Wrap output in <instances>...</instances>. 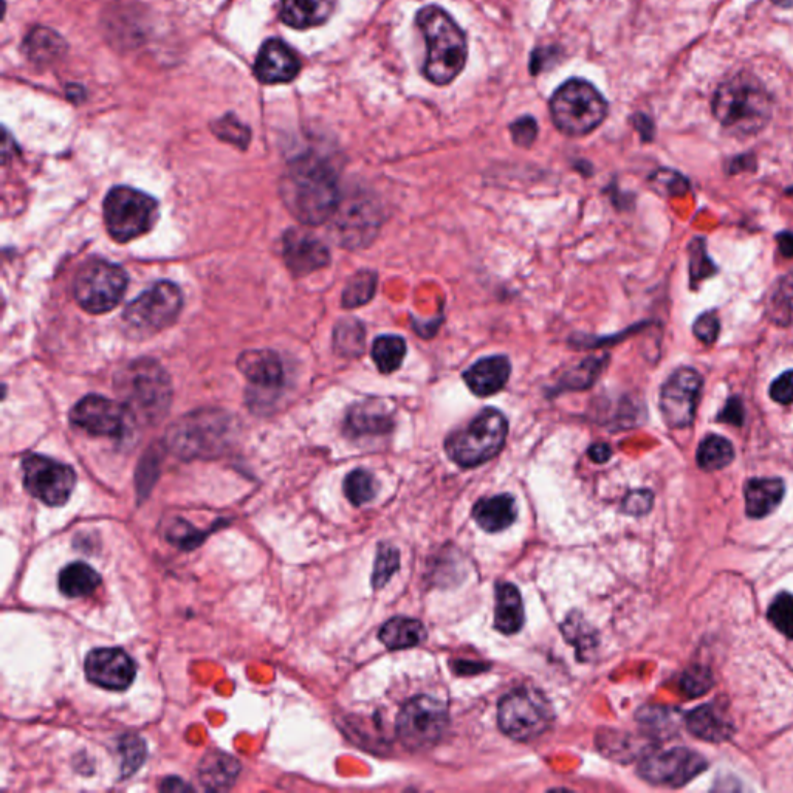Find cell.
<instances>
[{"label":"cell","mask_w":793,"mask_h":793,"mask_svg":"<svg viewBox=\"0 0 793 793\" xmlns=\"http://www.w3.org/2000/svg\"><path fill=\"white\" fill-rule=\"evenodd\" d=\"M281 194L290 213L304 225L332 219L341 200L335 172L315 158H303L290 168L282 179Z\"/></svg>","instance_id":"6da1fadb"},{"label":"cell","mask_w":793,"mask_h":793,"mask_svg":"<svg viewBox=\"0 0 793 793\" xmlns=\"http://www.w3.org/2000/svg\"><path fill=\"white\" fill-rule=\"evenodd\" d=\"M417 27L426 42L423 75L436 86H447L461 75L467 62V38L447 11L428 5L417 13Z\"/></svg>","instance_id":"7a4b0ae2"},{"label":"cell","mask_w":793,"mask_h":793,"mask_svg":"<svg viewBox=\"0 0 793 793\" xmlns=\"http://www.w3.org/2000/svg\"><path fill=\"white\" fill-rule=\"evenodd\" d=\"M711 106L725 129L747 137L766 128L772 118L773 100L758 78L738 73L718 87Z\"/></svg>","instance_id":"3957f363"},{"label":"cell","mask_w":793,"mask_h":793,"mask_svg":"<svg viewBox=\"0 0 793 793\" xmlns=\"http://www.w3.org/2000/svg\"><path fill=\"white\" fill-rule=\"evenodd\" d=\"M117 389L124 408L141 422H157L171 405V380L160 364L148 358L128 364L117 375Z\"/></svg>","instance_id":"277c9868"},{"label":"cell","mask_w":793,"mask_h":793,"mask_svg":"<svg viewBox=\"0 0 793 793\" xmlns=\"http://www.w3.org/2000/svg\"><path fill=\"white\" fill-rule=\"evenodd\" d=\"M509 422L496 408H487L467 426L450 434L445 450L459 467L473 468L491 461L504 448Z\"/></svg>","instance_id":"5b68a950"},{"label":"cell","mask_w":793,"mask_h":793,"mask_svg":"<svg viewBox=\"0 0 793 793\" xmlns=\"http://www.w3.org/2000/svg\"><path fill=\"white\" fill-rule=\"evenodd\" d=\"M550 115L563 134L583 137L591 134L605 121L608 103L588 81L569 79L553 93Z\"/></svg>","instance_id":"8992f818"},{"label":"cell","mask_w":793,"mask_h":793,"mask_svg":"<svg viewBox=\"0 0 793 793\" xmlns=\"http://www.w3.org/2000/svg\"><path fill=\"white\" fill-rule=\"evenodd\" d=\"M158 219V203L128 186L110 189L104 200V222L117 242H129L148 233Z\"/></svg>","instance_id":"52a82bcc"},{"label":"cell","mask_w":793,"mask_h":793,"mask_svg":"<svg viewBox=\"0 0 793 793\" xmlns=\"http://www.w3.org/2000/svg\"><path fill=\"white\" fill-rule=\"evenodd\" d=\"M231 428V419L224 412L197 411L171 426L168 445L182 457L213 456L224 448Z\"/></svg>","instance_id":"ba28073f"},{"label":"cell","mask_w":793,"mask_h":793,"mask_svg":"<svg viewBox=\"0 0 793 793\" xmlns=\"http://www.w3.org/2000/svg\"><path fill=\"white\" fill-rule=\"evenodd\" d=\"M498 722L502 733L513 741L529 742L549 730L553 711L543 694L518 688L499 702Z\"/></svg>","instance_id":"9c48e42d"},{"label":"cell","mask_w":793,"mask_h":793,"mask_svg":"<svg viewBox=\"0 0 793 793\" xmlns=\"http://www.w3.org/2000/svg\"><path fill=\"white\" fill-rule=\"evenodd\" d=\"M128 275L120 265L92 259L79 268L73 282L76 303L89 313H106L123 299Z\"/></svg>","instance_id":"30bf717a"},{"label":"cell","mask_w":793,"mask_h":793,"mask_svg":"<svg viewBox=\"0 0 793 793\" xmlns=\"http://www.w3.org/2000/svg\"><path fill=\"white\" fill-rule=\"evenodd\" d=\"M447 705L431 696L412 697L397 716V736L409 752H423L436 745L447 732Z\"/></svg>","instance_id":"8fae6325"},{"label":"cell","mask_w":793,"mask_h":793,"mask_svg":"<svg viewBox=\"0 0 793 793\" xmlns=\"http://www.w3.org/2000/svg\"><path fill=\"white\" fill-rule=\"evenodd\" d=\"M182 306V293L176 284L157 282L129 304L124 310L123 320L137 337H146L171 326Z\"/></svg>","instance_id":"7c38bea8"},{"label":"cell","mask_w":793,"mask_h":793,"mask_svg":"<svg viewBox=\"0 0 793 793\" xmlns=\"http://www.w3.org/2000/svg\"><path fill=\"white\" fill-rule=\"evenodd\" d=\"M24 487L31 496L50 507L66 504L76 484L72 467L41 454H30L22 461Z\"/></svg>","instance_id":"4fadbf2b"},{"label":"cell","mask_w":793,"mask_h":793,"mask_svg":"<svg viewBox=\"0 0 793 793\" xmlns=\"http://www.w3.org/2000/svg\"><path fill=\"white\" fill-rule=\"evenodd\" d=\"M702 385V375L693 368H679L670 375L659 397L660 412L666 425L673 430H684L693 425Z\"/></svg>","instance_id":"5bb4252c"},{"label":"cell","mask_w":793,"mask_h":793,"mask_svg":"<svg viewBox=\"0 0 793 793\" xmlns=\"http://www.w3.org/2000/svg\"><path fill=\"white\" fill-rule=\"evenodd\" d=\"M707 769V761L688 749H671L649 755L639 766L643 780L657 786L680 787L690 783Z\"/></svg>","instance_id":"9a60e30c"},{"label":"cell","mask_w":793,"mask_h":793,"mask_svg":"<svg viewBox=\"0 0 793 793\" xmlns=\"http://www.w3.org/2000/svg\"><path fill=\"white\" fill-rule=\"evenodd\" d=\"M333 233L341 245L349 248L363 247L377 233L378 211L366 199H341L332 217Z\"/></svg>","instance_id":"2e32d148"},{"label":"cell","mask_w":793,"mask_h":793,"mask_svg":"<svg viewBox=\"0 0 793 793\" xmlns=\"http://www.w3.org/2000/svg\"><path fill=\"white\" fill-rule=\"evenodd\" d=\"M87 680L103 690L124 691L131 687L137 666L120 648H97L87 654L84 662Z\"/></svg>","instance_id":"e0dca14e"},{"label":"cell","mask_w":793,"mask_h":793,"mask_svg":"<svg viewBox=\"0 0 793 793\" xmlns=\"http://www.w3.org/2000/svg\"><path fill=\"white\" fill-rule=\"evenodd\" d=\"M126 412L128 409L120 403L101 395H87L72 409L70 420L92 436L120 437L124 433Z\"/></svg>","instance_id":"ac0fdd59"},{"label":"cell","mask_w":793,"mask_h":793,"mask_svg":"<svg viewBox=\"0 0 793 793\" xmlns=\"http://www.w3.org/2000/svg\"><path fill=\"white\" fill-rule=\"evenodd\" d=\"M284 261L290 272L306 276L326 267L330 253L326 245L309 231L290 230L284 236Z\"/></svg>","instance_id":"d6986e66"},{"label":"cell","mask_w":793,"mask_h":793,"mask_svg":"<svg viewBox=\"0 0 793 793\" xmlns=\"http://www.w3.org/2000/svg\"><path fill=\"white\" fill-rule=\"evenodd\" d=\"M301 70L298 55L279 39H270L262 45L256 58L255 73L264 84L290 83Z\"/></svg>","instance_id":"ffe728a7"},{"label":"cell","mask_w":793,"mask_h":793,"mask_svg":"<svg viewBox=\"0 0 793 793\" xmlns=\"http://www.w3.org/2000/svg\"><path fill=\"white\" fill-rule=\"evenodd\" d=\"M512 363L504 355L485 357L464 372V382L468 389L478 397L498 394L509 383Z\"/></svg>","instance_id":"44dd1931"},{"label":"cell","mask_w":793,"mask_h":793,"mask_svg":"<svg viewBox=\"0 0 793 793\" xmlns=\"http://www.w3.org/2000/svg\"><path fill=\"white\" fill-rule=\"evenodd\" d=\"M344 428L352 437L383 436L394 428V414L386 403L378 400L357 403L347 412Z\"/></svg>","instance_id":"7402d4cb"},{"label":"cell","mask_w":793,"mask_h":793,"mask_svg":"<svg viewBox=\"0 0 793 793\" xmlns=\"http://www.w3.org/2000/svg\"><path fill=\"white\" fill-rule=\"evenodd\" d=\"M237 366L253 385L261 389H278L284 383L281 358L272 351H248L239 357Z\"/></svg>","instance_id":"603a6c76"},{"label":"cell","mask_w":793,"mask_h":793,"mask_svg":"<svg viewBox=\"0 0 793 793\" xmlns=\"http://www.w3.org/2000/svg\"><path fill=\"white\" fill-rule=\"evenodd\" d=\"M335 7L337 0H281V19L303 30L329 21Z\"/></svg>","instance_id":"cb8c5ba5"},{"label":"cell","mask_w":793,"mask_h":793,"mask_svg":"<svg viewBox=\"0 0 793 793\" xmlns=\"http://www.w3.org/2000/svg\"><path fill=\"white\" fill-rule=\"evenodd\" d=\"M518 510L512 495H498L484 498L474 505L473 518L478 526L488 533H498L509 529L515 522Z\"/></svg>","instance_id":"d4e9b609"},{"label":"cell","mask_w":793,"mask_h":793,"mask_svg":"<svg viewBox=\"0 0 793 793\" xmlns=\"http://www.w3.org/2000/svg\"><path fill=\"white\" fill-rule=\"evenodd\" d=\"M744 495L747 515L764 518L783 501L784 482L776 478L752 479L745 485Z\"/></svg>","instance_id":"484cf974"},{"label":"cell","mask_w":793,"mask_h":793,"mask_svg":"<svg viewBox=\"0 0 793 793\" xmlns=\"http://www.w3.org/2000/svg\"><path fill=\"white\" fill-rule=\"evenodd\" d=\"M199 778L208 790H227L236 783L241 764L224 752L206 753L199 764Z\"/></svg>","instance_id":"4316f807"},{"label":"cell","mask_w":793,"mask_h":793,"mask_svg":"<svg viewBox=\"0 0 793 793\" xmlns=\"http://www.w3.org/2000/svg\"><path fill=\"white\" fill-rule=\"evenodd\" d=\"M526 620L521 592L509 583L496 586L495 628L502 634H516Z\"/></svg>","instance_id":"83f0119b"},{"label":"cell","mask_w":793,"mask_h":793,"mask_svg":"<svg viewBox=\"0 0 793 793\" xmlns=\"http://www.w3.org/2000/svg\"><path fill=\"white\" fill-rule=\"evenodd\" d=\"M687 727L697 738L710 742L725 741L733 733L732 722L713 705H702L691 711L687 718Z\"/></svg>","instance_id":"f1b7e54d"},{"label":"cell","mask_w":793,"mask_h":793,"mask_svg":"<svg viewBox=\"0 0 793 793\" xmlns=\"http://www.w3.org/2000/svg\"><path fill=\"white\" fill-rule=\"evenodd\" d=\"M378 639L382 640L386 648L394 651L414 648L425 642L426 629L416 618L394 617L382 626Z\"/></svg>","instance_id":"f546056e"},{"label":"cell","mask_w":793,"mask_h":793,"mask_svg":"<svg viewBox=\"0 0 793 793\" xmlns=\"http://www.w3.org/2000/svg\"><path fill=\"white\" fill-rule=\"evenodd\" d=\"M59 591L67 598H83L100 588L101 575L86 563H72L61 570Z\"/></svg>","instance_id":"4dcf8cb0"},{"label":"cell","mask_w":793,"mask_h":793,"mask_svg":"<svg viewBox=\"0 0 793 793\" xmlns=\"http://www.w3.org/2000/svg\"><path fill=\"white\" fill-rule=\"evenodd\" d=\"M767 316L776 326H793V273L776 282L767 303Z\"/></svg>","instance_id":"1f68e13d"},{"label":"cell","mask_w":793,"mask_h":793,"mask_svg":"<svg viewBox=\"0 0 793 793\" xmlns=\"http://www.w3.org/2000/svg\"><path fill=\"white\" fill-rule=\"evenodd\" d=\"M697 464L705 471H718L728 467L735 459V448L725 437L710 434L697 448Z\"/></svg>","instance_id":"d6a6232c"},{"label":"cell","mask_w":793,"mask_h":793,"mask_svg":"<svg viewBox=\"0 0 793 793\" xmlns=\"http://www.w3.org/2000/svg\"><path fill=\"white\" fill-rule=\"evenodd\" d=\"M372 360L382 374L399 371L406 355V341L399 335H383L374 341Z\"/></svg>","instance_id":"836d02e7"},{"label":"cell","mask_w":793,"mask_h":793,"mask_svg":"<svg viewBox=\"0 0 793 793\" xmlns=\"http://www.w3.org/2000/svg\"><path fill=\"white\" fill-rule=\"evenodd\" d=\"M66 50L61 36L49 28H35L25 39V52L35 62H50Z\"/></svg>","instance_id":"e575fe53"},{"label":"cell","mask_w":793,"mask_h":793,"mask_svg":"<svg viewBox=\"0 0 793 793\" xmlns=\"http://www.w3.org/2000/svg\"><path fill=\"white\" fill-rule=\"evenodd\" d=\"M366 343V330L360 321L354 318L341 320L333 332V346L343 357H360Z\"/></svg>","instance_id":"d590c367"},{"label":"cell","mask_w":793,"mask_h":793,"mask_svg":"<svg viewBox=\"0 0 793 793\" xmlns=\"http://www.w3.org/2000/svg\"><path fill=\"white\" fill-rule=\"evenodd\" d=\"M377 284V275L371 270L358 272L347 282L343 293V306L346 309H355L368 304L377 292Z\"/></svg>","instance_id":"8d00e7d4"},{"label":"cell","mask_w":793,"mask_h":793,"mask_svg":"<svg viewBox=\"0 0 793 793\" xmlns=\"http://www.w3.org/2000/svg\"><path fill=\"white\" fill-rule=\"evenodd\" d=\"M608 357H591L581 361L577 368L570 369L561 378V389H572V391H581V389H588L597 382L598 375L601 374L605 368Z\"/></svg>","instance_id":"74e56055"},{"label":"cell","mask_w":793,"mask_h":793,"mask_svg":"<svg viewBox=\"0 0 793 793\" xmlns=\"http://www.w3.org/2000/svg\"><path fill=\"white\" fill-rule=\"evenodd\" d=\"M344 495L355 507L368 504L377 495V482L369 471L358 470L347 474L344 479Z\"/></svg>","instance_id":"f35d334b"},{"label":"cell","mask_w":793,"mask_h":793,"mask_svg":"<svg viewBox=\"0 0 793 793\" xmlns=\"http://www.w3.org/2000/svg\"><path fill=\"white\" fill-rule=\"evenodd\" d=\"M400 567V553L391 544H380L377 549V560H375L374 574H372V586L375 589L385 588L395 572Z\"/></svg>","instance_id":"ab89813d"},{"label":"cell","mask_w":793,"mask_h":793,"mask_svg":"<svg viewBox=\"0 0 793 793\" xmlns=\"http://www.w3.org/2000/svg\"><path fill=\"white\" fill-rule=\"evenodd\" d=\"M118 752H120L121 756V775L123 776H131L132 773L140 769L141 764L145 763V741L138 738V736H121Z\"/></svg>","instance_id":"60d3db41"},{"label":"cell","mask_w":793,"mask_h":793,"mask_svg":"<svg viewBox=\"0 0 793 793\" xmlns=\"http://www.w3.org/2000/svg\"><path fill=\"white\" fill-rule=\"evenodd\" d=\"M769 620L781 634L793 639V595H776L769 608Z\"/></svg>","instance_id":"b9f144b4"},{"label":"cell","mask_w":793,"mask_h":793,"mask_svg":"<svg viewBox=\"0 0 793 793\" xmlns=\"http://www.w3.org/2000/svg\"><path fill=\"white\" fill-rule=\"evenodd\" d=\"M718 273V268L708 258L704 239H693L690 244V279L694 282L704 281Z\"/></svg>","instance_id":"7bdbcfd3"},{"label":"cell","mask_w":793,"mask_h":793,"mask_svg":"<svg viewBox=\"0 0 793 793\" xmlns=\"http://www.w3.org/2000/svg\"><path fill=\"white\" fill-rule=\"evenodd\" d=\"M711 685H713V677H711L710 671L705 670L702 666L690 668L680 679V688L690 697L702 696L710 690Z\"/></svg>","instance_id":"ee69618b"},{"label":"cell","mask_w":793,"mask_h":793,"mask_svg":"<svg viewBox=\"0 0 793 793\" xmlns=\"http://www.w3.org/2000/svg\"><path fill=\"white\" fill-rule=\"evenodd\" d=\"M214 132L222 140L230 141L233 145L241 146V148H245L248 145V141H250V131L231 115L217 121L214 124Z\"/></svg>","instance_id":"f6af8a7d"},{"label":"cell","mask_w":793,"mask_h":793,"mask_svg":"<svg viewBox=\"0 0 793 793\" xmlns=\"http://www.w3.org/2000/svg\"><path fill=\"white\" fill-rule=\"evenodd\" d=\"M721 332V321L715 312H705L697 316L693 324L694 337L704 344H713Z\"/></svg>","instance_id":"bcb514c9"},{"label":"cell","mask_w":793,"mask_h":793,"mask_svg":"<svg viewBox=\"0 0 793 793\" xmlns=\"http://www.w3.org/2000/svg\"><path fill=\"white\" fill-rule=\"evenodd\" d=\"M205 535L206 533L189 526L188 522H179L176 526H172L168 532L169 541L182 549H193V547L199 546Z\"/></svg>","instance_id":"7dc6e473"},{"label":"cell","mask_w":793,"mask_h":793,"mask_svg":"<svg viewBox=\"0 0 793 793\" xmlns=\"http://www.w3.org/2000/svg\"><path fill=\"white\" fill-rule=\"evenodd\" d=\"M510 132H512L515 145L521 146V148H529L538 137V124H536L535 118L521 117L515 123H512Z\"/></svg>","instance_id":"c3c4849f"},{"label":"cell","mask_w":793,"mask_h":793,"mask_svg":"<svg viewBox=\"0 0 793 793\" xmlns=\"http://www.w3.org/2000/svg\"><path fill=\"white\" fill-rule=\"evenodd\" d=\"M654 495L649 490H634L623 501V512L643 516L653 507Z\"/></svg>","instance_id":"681fc988"},{"label":"cell","mask_w":793,"mask_h":793,"mask_svg":"<svg viewBox=\"0 0 793 793\" xmlns=\"http://www.w3.org/2000/svg\"><path fill=\"white\" fill-rule=\"evenodd\" d=\"M653 182L656 183V188L665 189L666 193H670L671 196H680L688 189L687 180L677 172L668 171V169L656 172Z\"/></svg>","instance_id":"f907efd6"},{"label":"cell","mask_w":793,"mask_h":793,"mask_svg":"<svg viewBox=\"0 0 793 793\" xmlns=\"http://www.w3.org/2000/svg\"><path fill=\"white\" fill-rule=\"evenodd\" d=\"M770 399L780 405L793 403V371L784 372L770 385Z\"/></svg>","instance_id":"816d5d0a"},{"label":"cell","mask_w":793,"mask_h":793,"mask_svg":"<svg viewBox=\"0 0 793 793\" xmlns=\"http://www.w3.org/2000/svg\"><path fill=\"white\" fill-rule=\"evenodd\" d=\"M745 409L739 397H730L725 403L724 409L718 414V422L728 423V425H744Z\"/></svg>","instance_id":"f5cc1de1"},{"label":"cell","mask_w":793,"mask_h":793,"mask_svg":"<svg viewBox=\"0 0 793 793\" xmlns=\"http://www.w3.org/2000/svg\"><path fill=\"white\" fill-rule=\"evenodd\" d=\"M553 53L555 50L552 49H538L532 56V73L541 72V70L546 69L547 64L552 62Z\"/></svg>","instance_id":"db71d44e"},{"label":"cell","mask_w":793,"mask_h":793,"mask_svg":"<svg viewBox=\"0 0 793 793\" xmlns=\"http://www.w3.org/2000/svg\"><path fill=\"white\" fill-rule=\"evenodd\" d=\"M591 461L595 464H605L611 459L612 450L608 443H595L588 451Z\"/></svg>","instance_id":"11a10c76"},{"label":"cell","mask_w":793,"mask_h":793,"mask_svg":"<svg viewBox=\"0 0 793 793\" xmlns=\"http://www.w3.org/2000/svg\"><path fill=\"white\" fill-rule=\"evenodd\" d=\"M778 248L784 258H793V231H783L776 236Z\"/></svg>","instance_id":"9f6ffc18"},{"label":"cell","mask_w":793,"mask_h":793,"mask_svg":"<svg viewBox=\"0 0 793 793\" xmlns=\"http://www.w3.org/2000/svg\"><path fill=\"white\" fill-rule=\"evenodd\" d=\"M634 121H636V128L639 129L640 134H642L643 140H651L654 135L653 121L642 114L636 115Z\"/></svg>","instance_id":"6f0895ef"},{"label":"cell","mask_w":793,"mask_h":793,"mask_svg":"<svg viewBox=\"0 0 793 793\" xmlns=\"http://www.w3.org/2000/svg\"><path fill=\"white\" fill-rule=\"evenodd\" d=\"M160 789L166 790V792H172V790H191L193 787L183 783L180 778H168V780L163 781Z\"/></svg>","instance_id":"680465c9"},{"label":"cell","mask_w":793,"mask_h":793,"mask_svg":"<svg viewBox=\"0 0 793 793\" xmlns=\"http://www.w3.org/2000/svg\"><path fill=\"white\" fill-rule=\"evenodd\" d=\"M772 2L781 8H793V0H772Z\"/></svg>","instance_id":"91938a15"}]
</instances>
